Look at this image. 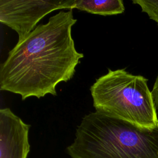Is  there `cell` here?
<instances>
[{"mask_svg":"<svg viewBox=\"0 0 158 158\" xmlns=\"http://www.w3.org/2000/svg\"><path fill=\"white\" fill-rule=\"evenodd\" d=\"M77 21L73 9L61 10L18 41L1 64V90L19 94L22 100L56 96V86L72 78L84 57L72 36Z\"/></svg>","mask_w":158,"mask_h":158,"instance_id":"cell-1","label":"cell"},{"mask_svg":"<svg viewBox=\"0 0 158 158\" xmlns=\"http://www.w3.org/2000/svg\"><path fill=\"white\" fill-rule=\"evenodd\" d=\"M67 152L72 158H158V125L142 128L91 112L83 117Z\"/></svg>","mask_w":158,"mask_h":158,"instance_id":"cell-2","label":"cell"},{"mask_svg":"<svg viewBox=\"0 0 158 158\" xmlns=\"http://www.w3.org/2000/svg\"><path fill=\"white\" fill-rule=\"evenodd\" d=\"M96 112L130 123L152 128L158 119L148 79L123 69H108L90 87Z\"/></svg>","mask_w":158,"mask_h":158,"instance_id":"cell-3","label":"cell"},{"mask_svg":"<svg viewBox=\"0 0 158 158\" xmlns=\"http://www.w3.org/2000/svg\"><path fill=\"white\" fill-rule=\"evenodd\" d=\"M75 0H0V22L24 39L44 16L59 9H73Z\"/></svg>","mask_w":158,"mask_h":158,"instance_id":"cell-4","label":"cell"},{"mask_svg":"<svg viewBox=\"0 0 158 158\" xmlns=\"http://www.w3.org/2000/svg\"><path fill=\"white\" fill-rule=\"evenodd\" d=\"M30 128L9 108L0 109V158H27Z\"/></svg>","mask_w":158,"mask_h":158,"instance_id":"cell-5","label":"cell"},{"mask_svg":"<svg viewBox=\"0 0 158 158\" xmlns=\"http://www.w3.org/2000/svg\"><path fill=\"white\" fill-rule=\"evenodd\" d=\"M73 9L100 15H113L124 12L122 0H75Z\"/></svg>","mask_w":158,"mask_h":158,"instance_id":"cell-6","label":"cell"},{"mask_svg":"<svg viewBox=\"0 0 158 158\" xmlns=\"http://www.w3.org/2000/svg\"><path fill=\"white\" fill-rule=\"evenodd\" d=\"M132 2L139 5L142 12L146 13L151 19L158 24V1L133 0Z\"/></svg>","mask_w":158,"mask_h":158,"instance_id":"cell-7","label":"cell"},{"mask_svg":"<svg viewBox=\"0 0 158 158\" xmlns=\"http://www.w3.org/2000/svg\"><path fill=\"white\" fill-rule=\"evenodd\" d=\"M151 93L156 108L158 109V75L156 78Z\"/></svg>","mask_w":158,"mask_h":158,"instance_id":"cell-8","label":"cell"}]
</instances>
